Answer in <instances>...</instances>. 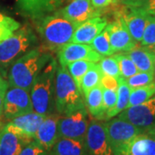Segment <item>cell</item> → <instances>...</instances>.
<instances>
[{
    "label": "cell",
    "mask_w": 155,
    "mask_h": 155,
    "mask_svg": "<svg viewBox=\"0 0 155 155\" xmlns=\"http://www.w3.org/2000/svg\"><path fill=\"white\" fill-rule=\"evenodd\" d=\"M20 27V23L14 18L5 16L0 12V42L11 36Z\"/></svg>",
    "instance_id": "obj_30"
},
{
    "label": "cell",
    "mask_w": 155,
    "mask_h": 155,
    "mask_svg": "<svg viewBox=\"0 0 155 155\" xmlns=\"http://www.w3.org/2000/svg\"><path fill=\"white\" fill-rule=\"evenodd\" d=\"M57 62L52 58L34 80L29 90L33 110L48 116L53 113L54 105L55 74Z\"/></svg>",
    "instance_id": "obj_2"
},
{
    "label": "cell",
    "mask_w": 155,
    "mask_h": 155,
    "mask_svg": "<svg viewBox=\"0 0 155 155\" xmlns=\"http://www.w3.org/2000/svg\"><path fill=\"white\" fill-rule=\"evenodd\" d=\"M153 96H155L154 81L142 87L132 89L130 92V96H129L127 107L138 105L140 104H142L150 99L151 97H153Z\"/></svg>",
    "instance_id": "obj_26"
},
{
    "label": "cell",
    "mask_w": 155,
    "mask_h": 155,
    "mask_svg": "<svg viewBox=\"0 0 155 155\" xmlns=\"http://www.w3.org/2000/svg\"><path fill=\"white\" fill-rule=\"evenodd\" d=\"M52 155H87L84 140L61 137L50 149Z\"/></svg>",
    "instance_id": "obj_21"
},
{
    "label": "cell",
    "mask_w": 155,
    "mask_h": 155,
    "mask_svg": "<svg viewBox=\"0 0 155 155\" xmlns=\"http://www.w3.org/2000/svg\"><path fill=\"white\" fill-rule=\"evenodd\" d=\"M113 2H114V0H91L92 5L97 9L104 8V7L110 5L111 3H113Z\"/></svg>",
    "instance_id": "obj_40"
},
{
    "label": "cell",
    "mask_w": 155,
    "mask_h": 155,
    "mask_svg": "<svg viewBox=\"0 0 155 155\" xmlns=\"http://www.w3.org/2000/svg\"><path fill=\"white\" fill-rule=\"evenodd\" d=\"M91 46L93 49L98 53L100 55L110 56L115 54V51L113 50L110 41V36L108 30L105 28L91 41Z\"/></svg>",
    "instance_id": "obj_27"
},
{
    "label": "cell",
    "mask_w": 155,
    "mask_h": 155,
    "mask_svg": "<svg viewBox=\"0 0 155 155\" xmlns=\"http://www.w3.org/2000/svg\"><path fill=\"white\" fill-rule=\"evenodd\" d=\"M95 63L96 62L81 60V61H77L72 62V63H69L67 66L68 67V69H67L68 72H70L73 80L77 84V85L80 90H81L80 85H81L82 78L84 76V74L87 72V71L94 65Z\"/></svg>",
    "instance_id": "obj_28"
},
{
    "label": "cell",
    "mask_w": 155,
    "mask_h": 155,
    "mask_svg": "<svg viewBox=\"0 0 155 155\" xmlns=\"http://www.w3.org/2000/svg\"><path fill=\"white\" fill-rule=\"evenodd\" d=\"M127 53L134 61L139 72H153L155 54L147 47H139L136 45Z\"/></svg>",
    "instance_id": "obj_22"
},
{
    "label": "cell",
    "mask_w": 155,
    "mask_h": 155,
    "mask_svg": "<svg viewBox=\"0 0 155 155\" xmlns=\"http://www.w3.org/2000/svg\"><path fill=\"white\" fill-rule=\"evenodd\" d=\"M45 155H52V154H51L50 153H48H48H46V154H45Z\"/></svg>",
    "instance_id": "obj_44"
},
{
    "label": "cell",
    "mask_w": 155,
    "mask_h": 155,
    "mask_svg": "<svg viewBox=\"0 0 155 155\" xmlns=\"http://www.w3.org/2000/svg\"><path fill=\"white\" fill-rule=\"evenodd\" d=\"M45 117L44 115L31 111L11 119L9 124L21 136L31 141L35 140L36 131Z\"/></svg>",
    "instance_id": "obj_16"
},
{
    "label": "cell",
    "mask_w": 155,
    "mask_h": 155,
    "mask_svg": "<svg viewBox=\"0 0 155 155\" xmlns=\"http://www.w3.org/2000/svg\"><path fill=\"white\" fill-rule=\"evenodd\" d=\"M114 57L116 58L118 63L121 78L126 79L139 72L137 67L131 60V58L128 56L127 53H119L115 54Z\"/></svg>",
    "instance_id": "obj_29"
},
{
    "label": "cell",
    "mask_w": 155,
    "mask_h": 155,
    "mask_svg": "<svg viewBox=\"0 0 155 155\" xmlns=\"http://www.w3.org/2000/svg\"><path fill=\"white\" fill-rule=\"evenodd\" d=\"M144 132H147V133L150 134H152V135H153L155 137V123L153 125H152L151 127H147V129H145Z\"/></svg>",
    "instance_id": "obj_41"
},
{
    "label": "cell",
    "mask_w": 155,
    "mask_h": 155,
    "mask_svg": "<svg viewBox=\"0 0 155 155\" xmlns=\"http://www.w3.org/2000/svg\"><path fill=\"white\" fill-rule=\"evenodd\" d=\"M97 64L99 66L101 72L104 75L110 76V77L116 78H121L119 66H118L116 59L114 56L105 57V58L103 57L98 61Z\"/></svg>",
    "instance_id": "obj_31"
},
{
    "label": "cell",
    "mask_w": 155,
    "mask_h": 155,
    "mask_svg": "<svg viewBox=\"0 0 155 155\" xmlns=\"http://www.w3.org/2000/svg\"><path fill=\"white\" fill-rule=\"evenodd\" d=\"M146 0H121L122 4L126 7L129 8H136L141 5Z\"/></svg>",
    "instance_id": "obj_39"
},
{
    "label": "cell",
    "mask_w": 155,
    "mask_h": 155,
    "mask_svg": "<svg viewBox=\"0 0 155 155\" xmlns=\"http://www.w3.org/2000/svg\"><path fill=\"white\" fill-rule=\"evenodd\" d=\"M102 76H103V73L100 70L98 64L95 63L87 71V72L84 74V76L82 78L80 88L84 96L87 94L91 90L100 85Z\"/></svg>",
    "instance_id": "obj_25"
},
{
    "label": "cell",
    "mask_w": 155,
    "mask_h": 155,
    "mask_svg": "<svg viewBox=\"0 0 155 155\" xmlns=\"http://www.w3.org/2000/svg\"><path fill=\"white\" fill-rule=\"evenodd\" d=\"M103 91L104 88L101 85H98L91 90L84 96L85 105L89 112L97 119H104L105 116L103 104Z\"/></svg>",
    "instance_id": "obj_23"
},
{
    "label": "cell",
    "mask_w": 155,
    "mask_h": 155,
    "mask_svg": "<svg viewBox=\"0 0 155 155\" xmlns=\"http://www.w3.org/2000/svg\"><path fill=\"white\" fill-rule=\"evenodd\" d=\"M58 14L71 22L80 24L91 18L98 17L100 12L92 5L91 0H72Z\"/></svg>",
    "instance_id": "obj_14"
},
{
    "label": "cell",
    "mask_w": 155,
    "mask_h": 155,
    "mask_svg": "<svg viewBox=\"0 0 155 155\" xmlns=\"http://www.w3.org/2000/svg\"><path fill=\"white\" fill-rule=\"evenodd\" d=\"M118 78L104 75L102 76L100 85L104 89H109V90H117L118 89Z\"/></svg>",
    "instance_id": "obj_37"
},
{
    "label": "cell",
    "mask_w": 155,
    "mask_h": 155,
    "mask_svg": "<svg viewBox=\"0 0 155 155\" xmlns=\"http://www.w3.org/2000/svg\"><path fill=\"white\" fill-rule=\"evenodd\" d=\"M147 48H149V49L155 54V44L153 45V46H152V47H147Z\"/></svg>",
    "instance_id": "obj_42"
},
{
    "label": "cell",
    "mask_w": 155,
    "mask_h": 155,
    "mask_svg": "<svg viewBox=\"0 0 155 155\" xmlns=\"http://www.w3.org/2000/svg\"><path fill=\"white\" fill-rule=\"evenodd\" d=\"M81 92L67 68L61 66L57 67L54 91V105L57 113L66 116L85 109Z\"/></svg>",
    "instance_id": "obj_3"
},
{
    "label": "cell",
    "mask_w": 155,
    "mask_h": 155,
    "mask_svg": "<svg viewBox=\"0 0 155 155\" xmlns=\"http://www.w3.org/2000/svg\"><path fill=\"white\" fill-rule=\"evenodd\" d=\"M105 19L99 17L91 18L80 23L73 34L71 42L90 45L107 26Z\"/></svg>",
    "instance_id": "obj_18"
},
{
    "label": "cell",
    "mask_w": 155,
    "mask_h": 155,
    "mask_svg": "<svg viewBox=\"0 0 155 155\" xmlns=\"http://www.w3.org/2000/svg\"><path fill=\"white\" fill-rule=\"evenodd\" d=\"M153 74H154V82H155V66H154V69H153Z\"/></svg>",
    "instance_id": "obj_43"
},
{
    "label": "cell",
    "mask_w": 155,
    "mask_h": 155,
    "mask_svg": "<svg viewBox=\"0 0 155 155\" xmlns=\"http://www.w3.org/2000/svg\"><path fill=\"white\" fill-rule=\"evenodd\" d=\"M136 8L148 16L155 17V0H146L141 5Z\"/></svg>",
    "instance_id": "obj_38"
},
{
    "label": "cell",
    "mask_w": 155,
    "mask_h": 155,
    "mask_svg": "<svg viewBox=\"0 0 155 155\" xmlns=\"http://www.w3.org/2000/svg\"><path fill=\"white\" fill-rule=\"evenodd\" d=\"M114 155H155V137L142 132L113 148Z\"/></svg>",
    "instance_id": "obj_12"
},
{
    "label": "cell",
    "mask_w": 155,
    "mask_h": 155,
    "mask_svg": "<svg viewBox=\"0 0 155 155\" xmlns=\"http://www.w3.org/2000/svg\"><path fill=\"white\" fill-rule=\"evenodd\" d=\"M35 41L32 31L28 28H19L0 42V69H5L19 57L27 53Z\"/></svg>",
    "instance_id": "obj_5"
},
{
    "label": "cell",
    "mask_w": 155,
    "mask_h": 155,
    "mask_svg": "<svg viewBox=\"0 0 155 155\" xmlns=\"http://www.w3.org/2000/svg\"><path fill=\"white\" fill-rule=\"evenodd\" d=\"M140 42L145 47H152L155 44V17L148 16Z\"/></svg>",
    "instance_id": "obj_33"
},
{
    "label": "cell",
    "mask_w": 155,
    "mask_h": 155,
    "mask_svg": "<svg viewBox=\"0 0 155 155\" xmlns=\"http://www.w3.org/2000/svg\"><path fill=\"white\" fill-rule=\"evenodd\" d=\"M58 58L60 66L66 67L69 63L81 60L97 63L103 58V56L97 53L91 45L70 42L60 48Z\"/></svg>",
    "instance_id": "obj_11"
},
{
    "label": "cell",
    "mask_w": 155,
    "mask_h": 155,
    "mask_svg": "<svg viewBox=\"0 0 155 155\" xmlns=\"http://www.w3.org/2000/svg\"><path fill=\"white\" fill-rule=\"evenodd\" d=\"M33 110L29 91L26 89L9 86L4 103V116L7 119L29 113Z\"/></svg>",
    "instance_id": "obj_7"
},
{
    "label": "cell",
    "mask_w": 155,
    "mask_h": 155,
    "mask_svg": "<svg viewBox=\"0 0 155 155\" xmlns=\"http://www.w3.org/2000/svg\"><path fill=\"white\" fill-rule=\"evenodd\" d=\"M51 59L50 54L39 48L25 53L14 61L9 68L7 75L9 86L29 91L35 78Z\"/></svg>",
    "instance_id": "obj_1"
},
{
    "label": "cell",
    "mask_w": 155,
    "mask_h": 155,
    "mask_svg": "<svg viewBox=\"0 0 155 155\" xmlns=\"http://www.w3.org/2000/svg\"><path fill=\"white\" fill-rule=\"evenodd\" d=\"M47 153L48 151L34 140L22 148L19 155H45Z\"/></svg>",
    "instance_id": "obj_35"
},
{
    "label": "cell",
    "mask_w": 155,
    "mask_h": 155,
    "mask_svg": "<svg viewBox=\"0 0 155 155\" xmlns=\"http://www.w3.org/2000/svg\"><path fill=\"white\" fill-rule=\"evenodd\" d=\"M9 88V83L5 78L0 75V117L4 115V103L7 90Z\"/></svg>",
    "instance_id": "obj_36"
},
{
    "label": "cell",
    "mask_w": 155,
    "mask_h": 155,
    "mask_svg": "<svg viewBox=\"0 0 155 155\" xmlns=\"http://www.w3.org/2000/svg\"><path fill=\"white\" fill-rule=\"evenodd\" d=\"M17 2L26 15L35 20H41L56 10L61 0H17Z\"/></svg>",
    "instance_id": "obj_19"
},
{
    "label": "cell",
    "mask_w": 155,
    "mask_h": 155,
    "mask_svg": "<svg viewBox=\"0 0 155 155\" xmlns=\"http://www.w3.org/2000/svg\"><path fill=\"white\" fill-rule=\"evenodd\" d=\"M29 142L30 140L17 133L9 122L0 128V155H19Z\"/></svg>",
    "instance_id": "obj_17"
},
{
    "label": "cell",
    "mask_w": 155,
    "mask_h": 155,
    "mask_svg": "<svg viewBox=\"0 0 155 155\" xmlns=\"http://www.w3.org/2000/svg\"><path fill=\"white\" fill-rule=\"evenodd\" d=\"M104 125L112 150L116 147L128 141L139 134L144 132V129L136 127L132 123L119 117L104 122Z\"/></svg>",
    "instance_id": "obj_10"
},
{
    "label": "cell",
    "mask_w": 155,
    "mask_h": 155,
    "mask_svg": "<svg viewBox=\"0 0 155 155\" xmlns=\"http://www.w3.org/2000/svg\"><path fill=\"white\" fill-rule=\"evenodd\" d=\"M84 141L89 155H114L107 136L104 122L99 120L95 119L89 123Z\"/></svg>",
    "instance_id": "obj_8"
},
{
    "label": "cell",
    "mask_w": 155,
    "mask_h": 155,
    "mask_svg": "<svg viewBox=\"0 0 155 155\" xmlns=\"http://www.w3.org/2000/svg\"><path fill=\"white\" fill-rule=\"evenodd\" d=\"M39 24V33L50 48H61L72 41L73 34L79 24L71 22L59 14L46 16Z\"/></svg>",
    "instance_id": "obj_4"
},
{
    "label": "cell",
    "mask_w": 155,
    "mask_h": 155,
    "mask_svg": "<svg viewBox=\"0 0 155 155\" xmlns=\"http://www.w3.org/2000/svg\"><path fill=\"white\" fill-rule=\"evenodd\" d=\"M106 29L108 30L110 45L115 53H127L136 46V41L131 36L122 16L117 17L115 22L107 24Z\"/></svg>",
    "instance_id": "obj_13"
},
{
    "label": "cell",
    "mask_w": 155,
    "mask_h": 155,
    "mask_svg": "<svg viewBox=\"0 0 155 155\" xmlns=\"http://www.w3.org/2000/svg\"><path fill=\"white\" fill-rule=\"evenodd\" d=\"M114 1H116V0H114Z\"/></svg>",
    "instance_id": "obj_45"
},
{
    "label": "cell",
    "mask_w": 155,
    "mask_h": 155,
    "mask_svg": "<svg viewBox=\"0 0 155 155\" xmlns=\"http://www.w3.org/2000/svg\"><path fill=\"white\" fill-rule=\"evenodd\" d=\"M127 8L129 11L121 14V16L126 23L131 36L136 42H139L141 41L143 36L148 15L137 8Z\"/></svg>",
    "instance_id": "obj_20"
},
{
    "label": "cell",
    "mask_w": 155,
    "mask_h": 155,
    "mask_svg": "<svg viewBox=\"0 0 155 155\" xmlns=\"http://www.w3.org/2000/svg\"><path fill=\"white\" fill-rule=\"evenodd\" d=\"M89 122L85 109L61 116L58 122L59 138H70L84 140Z\"/></svg>",
    "instance_id": "obj_6"
},
{
    "label": "cell",
    "mask_w": 155,
    "mask_h": 155,
    "mask_svg": "<svg viewBox=\"0 0 155 155\" xmlns=\"http://www.w3.org/2000/svg\"><path fill=\"white\" fill-rule=\"evenodd\" d=\"M118 84H119L117 89V102L115 107L111 110L106 113L104 117L105 119H110L116 115H119L122 110L127 108L131 89L126 82V79L123 78H118Z\"/></svg>",
    "instance_id": "obj_24"
},
{
    "label": "cell",
    "mask_w": 155,
    "mask_h": 155,
    "mask_svg": "<svg viewBox=\"0 0 155 155\" xmlns=\"http://www.w3.org/2000/svg\"><path fill=\"white\" fill-rule=\"evenodd\" d=\"M118 117L144 130L151 127L155 123V96L138 105L127 107Z\"/></svg>",
    "instance_id": "obj_9"
},
{
    "label": "cell",
    "mask_w": 155,
    "mask_h": 155,
    "mask_svg": "<svg viewBox=\"0 0 155 155\" xmlns=\"http://www.w3.org/2000/svg\"><path fill=\"white\" fill-rule=\"evenodd\" d=\"M60 116L61 115L58 113H52L46 116L35 134V140L48 152L50 151L59 139L58 122Z\"/></svg>",
    "instance_id": "obj_15"
},
{
    "label": "cell",
    "mask_w": 155,
    "mask_h": 155,
    "mask_svg": "<svg viewBox=\"0 0 155 155\" xmlns=\"http://www.w3.org/2000/svg\"><path fill=\"white\" fill-rule=\"evenodd\" d=\"M117 102V90H109L104 89L103 91V104L104 113L111 110ZM105 117V116H104Z\"/></svg>",
    "instance_id": "obj_34"
},
{
    "label": "cell",
    "mask_w": 155,
    "mask_h": 155,
    "mask_svg": "<svg viewBox=\"0 0 155 155\" xmlns=\"http://www.w3.org/2000/svg\"><path fill=\"white\" fill-rule=\"evenodd\" d=\"M154 81L153 72H138L134 75L126 78V82L130 89L142 87Z\"/></svg>",
    "instance_id": "obj_32"
}]
</instances>
